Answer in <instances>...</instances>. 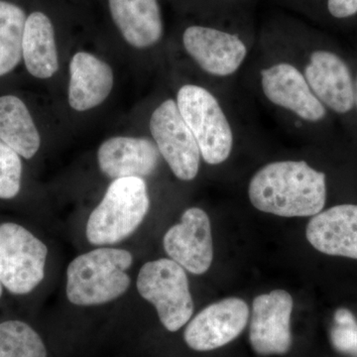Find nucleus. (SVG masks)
<instances>
[{
  "label": "nucleus",
  "instance_id": "nucleus-6",
  "mask_svg": "<svg viewBox=\"0 0 357 357\" xmlns=\"http://www.w3.org/2000/svg\"><path fill=\"white\" fill-rule=\"evenodd\" d=\"M48 248L17 223L0 225V282L15 295L32 292L43 281Z\"/></svg>",
  "mask_w": 357,
  "mask_h": 357
},
{
  "label": "nucleus",
  "instance_id": "nucleus-2",
  "mask_svg": "<svg viewBox=\"0 0 357 357\" xmlns=\"http://www.w3.org/2000/svg\"><path fill=\"white\" fill-rule=\"evenodd\" d=\"M132 263V255L124 249L100 248L77 256L67 269L68 300L91 307L119 299L130 287Z\"/></svg>",
  "mask_w": 357,
  "mask_h": 357
},
{
  "label": "nucleus",
  "instance_id": "nucleus-3",
  "mask_svg": "<svg viewBox=\"0 0 357 357\" xmlns=\"http://www.w3.org/2000/svg\"><path fill=\"white\" fill-rule=\"evenodd\" d=\"M149 208V195L142 178H116L91 211L86 223V238L93 245L121 243L139 227Z\"/></svg>",
  "mask_w": 357,
  "mask_h": 357
},
{
  "label": "nucleus",
  "instance_id": "nucleus-20",
  "mask_svg": "<svg viewBox=\"0 0 357 357\" xmlns=\"http://www.w3.org/2000/svg\"><path fill=\"white\" fill-rule=\"evenodd\" d=\"M26 20L21 7L0 0V77L15 69L22 59Z\"/></svg>",
  "mask_w": 357,
  "mask_h": 357
},
{
  "label": "nucleus",
  "instance_id": "nucleus-5",
  "mask_svg": "<svg viewBox=\"0 0 357 357\" xmlns=\"http://www.w3.org/2000/svg\"><path fill=\"white\" fill-rule=\"evenodd\" d=\"M138 293L153 305L167 331L177 332L191 319L194 302L184 268L172 259L154 260L141 267Z\"/></svg>",
  "mask_w": 357,
  "mask_h": 357
},
{
  "label": "nucleus",
  "instance_id": "nucleus-25",
  "mask_svg": "<svg viewBox=\"0 0 357 357\" xmlns=\"http://www.w3.org/2000/svg\"><path fill=\"white\" fill-rule=\"evenodd\" d=\"M354 105L357 107V76L354 79Z\"/></svg>",
  "mask_w": 357,
  "mask_h": 357
},
{
  "label": "nucleus",
  "instance_id": "nucleus-14",
  "mask_svg": "<svg viewBox=\"0 0 357 357\" xmlns=\"http://www.w3.org/2000/svg\"><path fill=\"white\" fill-rule=\"evenodd\" d=\"M306 236L312 248L324 255L357 260V204L321 211L310 220Z\"/></svg>",
  "mask_w": 357,
  "mask_h": 357
},
{
  "label": "nucleus",
  "instance_id": "nucleus-1",
  "mask_svg": "<svg viewBox=\"0 0 357 357\" xmlns=\"http://www.w3.org/2000/svg\"><path fill=\"white\" fill-rule=\"evenodd\" d=\"M326 174L306 161L283 160L263 166L248 185L250 203L258 211L283 218L314 217L325 208Z\"/></svg>",
  "mask_w": 357,
  "mask_h": 357
},
{
  "label": "nucleus",
  "instance_id": "nucleus-23",
  "mask_svg": "<svg viewBox=\"0 0 357 357\" xmlns=\"http://www.w3.org/2000/svg\"><path fill=\"white\" fill-rule=\"evenodd\" d=\"M335 323L331 340L333 347L342 354L357 357V321L344 307L335 312Z\"/></svg>",
  "mask_w": 357,
  "mask_h": 357
},
{
  "label": "nucleus",
  "instance_id": "nucleus-21",
  "mask_svg": "<svg viewBox=\"0 0 357 357\" xmlns=\"http://www.w3.org/2000/svg\"><path fill=\"white\" fill-rule=\"evenodd\" d=\"M0 357H47L38 333L21 321L0 324Z\"/></svg>",
  "mask_w": 357,
  "mask_h": 357
},
{
  "label": "nucleus",
  "instance_id": "nucleus-13",
  "mask_svg": "<svg viewBox=\"0 0 357 357\" xmlns=\"http://www.w3.org/2000/svg\"><path fill=\"white\" fill-rule=\"evenodd\" d=\"M163 243L169 257L185 270L195 275L206 273L213 259L208 213L199 208L185 210L181 222L166 232Z\"/></svg>",
  "mask_w": 357,
  "mask_h": 357
},
{
  "label": "nucleus",
  "instance_id": "nucleus-10",
  "mask_svg": "<svg viewBox=\"0 0 357 357\" xmlns=\"http://www.w3.org/2000/svg\"><path fill=\"white\" fill-rule=\"evenodd\" d=\"M293 298L284 290L257 296L253 301L249 340L259 356H282L292 345Z\"/></svg>",
  "mask_w": 357,
  "mask_h": 357
},
{
  "label": "nucleus",
  "instance_id": "nucleus-4",
  "mask_svg": "<svg viewBox=\"0 0 357 357\" xmlns=\"http://www.w3.org/2000/svg\"><path fill=\"white\" fill-rule=\"evenodd\" d=\"M176 102L204 161L213 166L227 161L234 148V131L215 96L198 84H184L178 89Z\"/></svg>",
  "mask_w": 357,
  "mask_h": 357
},
{
  "label": "nucleus",
  "instance_id": "nucleus-9",
  "mask_svg": "<svg viewBox=\"0 0 357 357\" xmlns=\"http://www.w3.org/2000/svg\"><path fill=\"white\" fill-rule=\"evenodd\" d=\"M183 45L196 64L213 77L236 74L248 55L241 37L208 26H189L183 34Z\"/></svg>",
  "mask_w": 357,
  "mask_h": 357
},
{
  "label": "nucleus",
  "instance_id": "nucleus-8",
  "mask_svg": "<svg viewBox=\"0 0 357 357\" xmlns=\"http://www.w3.org/2000/svg\"><path fill=\"white\" fill-rule=\"evenodd\" d=\"M260 86L268 102L300 121L319 123L326 119L328 109L312 93L302 70L292 63L277 62L263 68Z\"/></svg>",
  "mask_w": 357,
  "mask_h": 357
},
{
  "label": "nucleus",
  "instance_id": "nucleus-18",
  "mask_svg": "<svg viewBox=\"0 0 357 357\" xmlns=\"http://www.w3.org/2000/svg\"><path fill=\"white\" fill-rule=\"evenodd\" d=\"M22 57L26 69L37 79H50L59 70L55 29L48 15L35 11L26 20Z\"/></svg>",
  "mask_w": 357,
  "mask_h": 357
},
{
  "label": "nucleus",
  "instance_id": "nucleus-11",
  "mask_svg": "<svg viewBox=\"0 0 357 357\" xmlns=\"http://www.w3.org/2000/svg\"><path fill=\"white\" fill-rule=\"evenodd\" d=\"M249 307L239 298H227L213 303L188 324L185 344L196 351H211L229 344L248 326Z\"/></svg>",
  "mask_w": 357,
  "mask_h": 357
},
{
  "label": "nucleus",
  "instance_id": "nucleus-12",
  "mask_svg": "<svg viewBox=\"0 0 357 357\" xmlns=\"http://www.w3.org/2000/svg\"><path fill=\"white\" fill-rule=\"evenodd\" d=\"M302 72L312 93L326 109L347 114L356 107L351 69L335 52L325 49L312 51Z\"/></svg>",
  "mask_w": 357,
  "mask_h": 357
},
{
  "label": "nucleus",
  "instance_id": "nucleus-22",
  "mask_svg": "<svg viewBox=\"0 0 357 357\" xmlns=\"http://www.w3.org/2000/svg\"><path fill=\"white\" fill-rule=\"evenodd\" d=\"M22 178L20 156L0 140V199L17 196Z\"/></svg>",
  "mask_w": 357,
  "mask_h": 357
},
{
  "label": "nucleus",
  "instance_id": "nucleus-24",
  "mask_svg": "<svg viewBox=\"0 0 357 357\" xmlns=\"http://www.w3.org/2000/svg\"><path fill=\"white\" fill-rule=\"evenodd\" d=\"M328 10L337 20L352 17L357 14V0H328Z\"/></svg>",
  "mask_w": 357,
  "mask_h": 357
},
{
  "label": "nucleus",
  "instance_id": "nucleus-15",
  "mask_svg": "<svg viewBox=\"0 0 357 357\" xmlns=\"http://www.w3.org/2000/svg\"><path fill=\"white\" fill-rule=\"evenodd\" d=\"M160 159L154 141L145 137L115 136L102 143L98 151L100 171L112 180L148 177L158 168Z\"/></svg>",
  "mask_w": 357,
  "mask_h": 357
},
{
  "label": "nucleus",
  "instance_id": "nucleus-17",
  "mask_svg": "<svg viewBox=\"0 0 357 357\" xmlns=\"http://www.w3.org/2000/svg\"><path fill=\"white\" fill-rule=\"evenodd\" d=\"M109 7L121 36L134 48H150L163 37L158 0H109Z\"/></svg>",
  "mask_w": 357,
  "mask_h": 357
},
{
  "label": "nucleus",
  "instance_id": "nucleus-26",
  "mask_svg": "<svg viewBox=\"0 0 357 357\" xmlns=\"http://www.w3.org/2000/svg\"><path fill=\"white\" fill-rule=\"evenodd\" d=\"M2 287H3V285H2L1 282H0V297H1L2 295Z\"/></svg>",
  "mask_w": 357,
  "mask_h": 357
},
{
  "label": "nucleus",
  "instance_id": "nucleus-7",
  "mask_svg": "<svg viewBox=\"0 0 357 357\" xmlns=\"http://www.w3.org/2000/svg\"><path fill=\"white\" fill-rule=\"evenodd\" d=\"M149 126L160 155L174 175L185 182L194 180L199 171L201 151L176 100H164L150 117Z\"/></svg>",
  "mask_w": 357,
  "mask_h": 357
},
{
  "label": "nucleus",
  "instance_id": "nucleus-16",
  "mask_svg": "<svg viewBox=\"0 0 357 357\" xmlns=\"http://www.w3.org/2000/svg\"><path fill=\"white\" fill-rule=\"evenodd\" d=\"M69 70L68 100L73 109L82 112L96 109L109 98L114 77L107 62L89 52H77L70 60Z\"/></svg>",
  "mask_w": 357,
  "mask_h": 357
},
{
  "label": "nucleus",
  "instance_id": "nucleus-19",
  "mask_svg": "<svg viewBox=\"0 0 357 357\" xmlns=\"http://www.w3.org/2000/svg\"><path fill=\"white\" fill-rule=\"evenodd\" d=\"M0 140L25 159L34 157L41 145L29 109L17 96H0Z\"/></svg>",
  "mask_w": 357,
  "mask_h": 357
}]
</instances>
